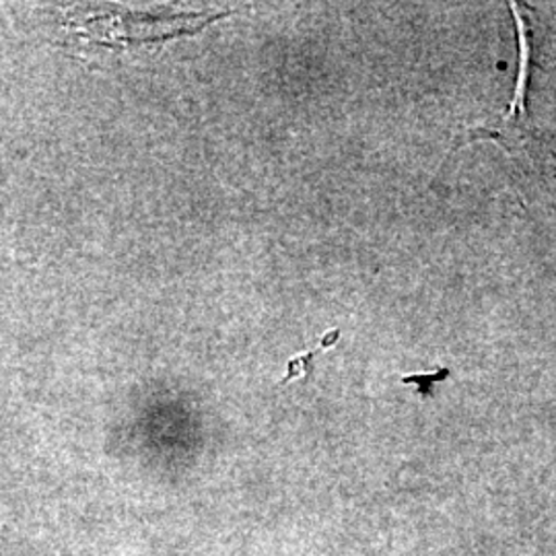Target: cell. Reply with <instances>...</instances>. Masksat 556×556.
Wrapping results in <instances>:
<instances>
[{
    "instance_id": "obj_1",
    "label": "cell",
    "mask_w": 556,
    "mask_h": 556,
    "mask_svg": "<svg viewBox=\"0 0 556 556\" xmlns=\"http://www.w3.org/2000/svg\"><path fill=\"white\" fill-rule=\"evenodd\" d=\"M511 13L517 21L519 34V75H517L516 93L509 103L507 112L497 119L470 128L464 132L466 140H493L501 144L509 155H526L532 161L556 160V151L546 142V139L536 130L530 118L528 110V96H530V80H532V64H534V34L532 27L521 17L519 4L511 2ZM462 142V144H464ZM457 144L452 153L462 147Z\"/></svg>"
},
{
    "instance_id": "obj_2",
    "label": "cell",
    "mask_w": 556,
    "mask_h": 556,
    "mask_svg": "<svg viewBox=\"0 0 556 556\" xmlns=\"http://www.w3.org/2000/svg\"><path fill=\"white\" fill-rule=\"evenodd\" d=\"M338 337H340V332L332 330V332H328V334L324 337L321 344H319L316 351H307V353H303V355L293 358V361L289 363V374H287V378L282 379V383H287L289 379L298 378L299 369H303L305 378H309V376L314 374V358H316V355H319L324 349L337 344Z\"/></svg>"
},
{
    "instance_id": "obj_3",
    "label": "cell",
    "mask_w": 556,
    "mask_h": 556,
    "mask_svg": "<svg viewBox=\"0 0 556 556\" xmlns=\"http://www.w3.org/2000/svg\"><path fill=\"white\" fill-rule=\"evenodd\" d=\"M450 378V369H439L435 374H422V376H408L402 379L404 383H415L417 386L418 394L422 396H431L433 388L438 386L439 381Z\"/></svg>"
}]
</instances>
